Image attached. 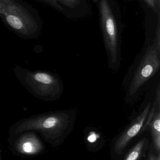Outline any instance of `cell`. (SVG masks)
Instances as JSON below:
<instances>
[{"instance_id": "1", "label": "cell", "mask_w": 160, "mask_h": 160, "mask_svg": "<svg viewBox=\"0 0 160 160\" xmlns=\"http://www.w3.org/2000/svg\"><path fill=\"white\" fill-rule=\"evenodd\" d=\"M0 19L8 29L24 40L38 39L42 30L39 12L23 0H0Z\"/></svg>"}, {"instance_id": "2", "label": "cell", "mask_w": 160, "mask_h": 160, "mask_svg": "<svg viewBox=\"0 0 160 160\" xmlns=\"http://www.w3.org/2000/svg\"><path fill=\"white\" fill-rule=\"evenodd\" d=\"M97 4L108 65L113 70L120 66L121 33L118 20L110 0H94Z\"/></svg>"}, {"instance_id": "3", "label": "cell", "mask_w": 160, "mask_h": 160, "mask_svg": "<svg viewBox=\"0 0 160 160\" xmlns=\"http://www.w3.org/2000/svg\"><path fill=\"white\" fill-rule=\"evenodd\" d=\"M160 68V51L153 42L145 51L137 66L130 74L126 85L127 101L133 99L143 85L158 72Z\"/></svg>"}, {"instance_id": "4", "label": "cell", "mask_w": 160, "mask_h": 160, "mask_svg": "<svg viewBox=\"0 0 160 160\" xmlns=\"http://www.w3.org/2000/svg\"><path fill=\"white\" fill-rule=\"evenodd\" d=\"M151 105V102H149L142 112L115 138L112 142L110 152L113 159L119 158L123 154L132 139L139 135L145 124Z\"/></svg>"}, {"instance_id": "5", "label": "cell", "mask_w": 160, "mask_h": 160, "mask_svg": "<svg viewBox=\"0 0 160 160\" xmlns=\"http://www.w3.org/2000/svg\"><path fill=\"white\" fill-rule=\"evenodd\" d=\"M149 128L152 139V147L160 153V86L159 84L156 91V96L152 107L145 122V124L140 131L139 135Z\"/></svg>"}, {"instance_id": "6", "label": "cell", "mask_w": 160, "mask_h": 160, "mask_svg": "<svg viewBox=\"0 0 160 160\" xmlns=\"http://www.w3.org/2000/svg\"><path fill=\"white\" fill-rule=\"evenodd\" d=\"M148 146V138L146 137L142 138L125 153L123 158V160H140L143 157H145Z\"/></svg>"}, {"instance_id": "7", "label": "cell", "mask_w": 160, "mask_h": 160, "mask_svg": "<svg viewBox=\"0 0 160 160\" xmlns=\"http://www.w3.org/2000/svg\"><path fill=\"white\" fill-rule=\"evenodd\" d=\"M85 134V142L88 150L96 152L104 145V139L101 134L95 130H86Z\"/></svg>"}, {"instance_id": "8", "label": "cell", "mask_w": 160, "mask_h": 160, "mask_svg": "<svg viewBox=\"0 0 160 160\" xmlns=\"http://www.w3.org/2000/svg\"><path fill=\"white\" fill-rule=\"evenodd\" d=\"M34 1L42 3L48 7H51L52 9L60 12L65 14V11L64 8L57 1V0H34Z\"/></svg>"}, {"instance_id": "9", "label": "cell", "mask_w": 160, "mask_h": 160, "mask_svg": "<svg viewBox=\"0 0 160 160\" xmlns=\"http://www.w3.org/2000/svg\"><path fill=\"white\" fill-rule=\"evenodd\" d=\"M34 79L40 83L48 85L54 84L56 82L54 78L51 77L49 75L45 73L36 74L34 75Z\"/></svg>"}, {"instance_id": "10", "label": "cell", "mask_w": 160, "mask_h": 160, "mask_svg": "<svg viewBox=\"0 0 160 160\" xmlns=\"http://www.w3.org/2000/svg\"><path fill=\"white\" fill-rule=\"evenodd\" d=\"M57 1L64 8L74 9L77 8L81 4V0H57Z\"/></svg>"}, {"instance_id": "11", "label": "cell", "mask_w": 160, "mask_h": 160, "mask_svg": "<svg viewBox=\"0 0 160 160\" xmlns=\"http://www.w3.org/2000/svg\"><path fill=\"white\" fill-rule=\"evenodd\" d=\"M153 43L155 44L156 48L160 51V19L158 18V23L157 28L155 31V38H154Z\"/></svg>"}, {"instance_id": "12", "label": "cell", "mask_w": 160, "mask_h": 160, "mask_svg": "<svg viewBox=\"0 0 160 160\" xmlns=\"http://www.w3.org/2000/svg\"><path fill=\"white\" fill-rule=\"evenodd\" d=\"M147 160H160V153H158L152 147L151 148L148 153Z\"/></svg>"}, {"instance_id": "13", "label": "cell", "mask_w": 160, "mask_h": 160, "mask_svg": "<svg viewBox=\"0 0 160 160\" xmlns=\"http://www.w3.org/2000/svg\"><path fill=\"white\" fill-rule=\"evenodd\" d=\"M144 1L147 5L148 6L149 8L151 9L152 11L157 15L158 18H160V12L157 10L154 0H144Z\"/></svg>"}, {"instance_id": "14", "label": "cell", "mask_w": 160, "mask_h": 160, "mask_svg": "<svg viewBox=\"0 0 160 160\" xmlns=\"http://www.w3.org/2000/svg\"><path fill=\"white\" fill-rule=\"evenodd\" d=\"M23 149L25 152H29L32 151V146L29 142H26L23 145Z\"/></svg>"}, {"instance_id": "15", "label": "cell", "mask_w": 160, "mask_h": 160, "mask_svg": "<svg viewBox=\"0 0 160 160\" xmlns=\"http://www.w3.org/2000/svg\"><path fill=\"white\" fill-rule=\"evenodd\" d=\"M155 4H156V7L157 10L160 12V0H154Z\"/></svg>"}]
</instances>
